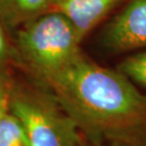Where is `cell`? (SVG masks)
Here are the masks:
<instances>
[{"label": "cell", "mask_w": 146, "mask_h": 146, "mask_svg": "<svg viewBox=\"0 0 146 146\" xmlns=\"http://www.w3.org/2000/svg\"><path fill=\"white\" fill-rule=\"evenodd\" d=\"M39 84L54 94L86 137L146 125V94L118 69L101 66L84 52Z\"/></svg>", "instance_id": "obj_1"}, {"label": "cell", "mask_w": 146, "mask_h": 146, "mask_svg": "<svg viewBox=\"0 0 146 146\" xmlns=\"http://www.w3.org/2000/svg\"><path fill=\"white\" fill-rule=\"evenodd\" d=\"M13 33L15 61L38 84L60 73L82 53L76 28L58 11H49Z\"/></svg>", "instance_id": "obj_2"}, {"label": "cell", "mask_w": 146, "mask_h": 146, "mask_svg": "<svg viewBox=\"0 0 146 146\" xmlns=\"http://www.w3.org/2000/svg\"><path fill=\"white\" fill-rule=\"evenodd\" d=\"M36 86H13L10 110L25 127L31 146H79L81 132L54 94Z\"/></svg>", "instance_id": "obj_3"}, {"label": "cell", "mask_w": 146, "mask_h": 146, "mask_svg": "<svg viewBox=\"0 0 146 146\" xmlns=\"http://www.w3.org/2000/svg\"><path fill=\"white\" fill-rule=\"evenodd\" d=\"M99 42L110 54L146 48V0H129L102 28Z\"/></svg>", "instance_id": "obj_4"}, {"label": "cell", "mask_w": 146, "mask_h": 146, "mask_svg": "<svg viewBox=\"0 0 146 146\" xmlns=\"http://www.w3.org/2000/svg\"><path fill=\"white\" fill-rule=\"evenodd\" d=\"M122 0H58L52 10L63 13L72 22L81 40L99 25Z\"/></svg>", "instance_id": "obj_5"}, {"label": "cell", "mask_w": 146, "mask_h": 146, "mask_svg": "<svg viewBox=\"0 0 146 146\" xmlns=\"http://www.w3.org/2000/svg\"><path fill=\"white\" fill-rule=\"evenodd\" d=\"M53 0H0V20L10 33L52 9Z\"/></svg>", "instance_id": "obj_6"}, {"label": "cell", "mask_w": 146, "mask_h": 146, "mask_svg": "<svg viewBox=\"0 0 146 146\" xmlns=\"http://www.w3.org/2000/svg\"><path fill=\"white\" fill-rule=\"evenodd\" d=\"M79 146H146V125L91 139L81 134Z\"/></svg>", "instance_id": "obj_7"}, {"label": "cell", "mask_w": 146, "mask_h": 146, "mask_svg": "<svg viewBox=\"0 0 146 146\" xmlns=\"http://www.w3.org/2000/svg\"><path fill=\"white\" fill-rule=\"evenodd\" d=\"M0 146H31L23 122L10 108L0 116Z\"/></svg>", "instance_id": "obj_8"}, {"label": "cell", "mask_w": 146, "mask_h": 146, "mask_svg": "<svg viewBox=\"0 0 146 146\" xmlns=\"http://www.w3.org/2000/svg\"><path fill=\"white\" fill-rule=\"evenodd\" d=\"M116 69L128 77L133 84L146 89V51L127 56L117 65Z\"/></svg>", "instance_id": "obj_9"}, {"label": "cell", "mask_w": 146, "mask_h": 146, "mask_svg": "<svg viewBox=\"0 0 146 146\" xmlns=\"http://www.w3.org/2000/svg\"><path fill=\"white\" fill-rule=\"evenodd\" d=\"M14 81L8 69L0 70V116L10 108V99Z\"/></svg>", "instance_id": "obj_10"}, {"label": "cell", "mask_w": 146, "mask_h": 146, "mask_svg": "<svg viewBox=\"0 0 146 146\" xmlns=\"http://www.w3.org/2000/svg\"><path fill=\"white\" fill-rule=\"evenodd\" d=\"M7 29L0 20V70L5 69L11 61H15V50L7 36Z\"/></svg>", "instance_id": "obj_11"}, {"label": "cell", "mask_w": 146, "mask_h": 146, "mask_svg": "<svg viewBox=\"0 0 146 146\" xmlns=\"http://www.w3.org/2000/svg\"><path fill=\"white\" fill-rule=\"evenodd\" d=\"M56 1H58V0H53V2H52V7H53V5H54V3L56 2ZM51 10H52V9H51Z\"/></svg>", "instance_id": "obj_12"}]
</instances>
